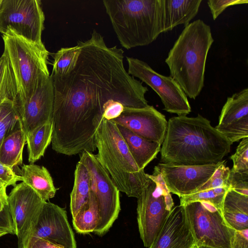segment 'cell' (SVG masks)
Listing matches in <instances>:
<instances>
[{
	"instance_id": "1",
	"label": "cell",
	"mask_w": 248,
	"mask_h": 248,
	"mask_svg": "<svg viewBox=\"0 0 248 248\" xmlns=\"http://www.w3.org/2000/svg\"><path fill=\"white\" fill-rule=\"evenodd\" d=\"M78 44L74 67L63 76L50 75L54 90L52 148L69 156L96 150L95 134L110 104L149 106L145 97L148 89L125 69L122 48L108 47L95 30Z\"/></svg>"
},
{
	"instance_id": "2",
	"label": "cell",
	"mask_w": 248,
	"mask_h": 248,
	"mask_svg": "<svg viewBox=\"0 0 248 248\" xmlns=\"http://www.w3.org/2000/svg\"><path fill=\"white\" fill-rule=\"evenodd\" d=\"M232 144L202 115L174 116L167 123L160 149V163L176 165L216 164L230 151Z\"/></svg>"
},
{
	"instance_id": "3",
	"label": "cell",
	"mask_w": 248,
	"mask_h": 248,
	"mask_svg": "<svg viewBox=\"0 0 248 248\" xmlns=\"http://www.w3.org/2000/svg\"><path fill=\"white\" fill-rule=\"evenodd\" d=\"M213 42L210 26L196 20L185 27L165 60L170 76L191 99L204 86L207 56Z\"/></svg>"
},
{
	"instance_id": "4",
	"label": "cell",
	"mask_w": 248,
	"mask_h": 248,
	"mask_svg": "<svg viewBox=\"0 0 248 248\" xmlns=\"http://www.w3.org/2000/svg\"><path fill=\"white\" fill-rule=\"evenodd\" d=\"M103 3L123 47L148 45L162 33L161 0H103Z\"/></svg>"
},
{
	"instance_id": "5",
	"label": "cell",
	"mask_w": 248,
	"mask_h": 248,
	"mask_svg": "<svg viewBox=\"0 0 248 248\" xmlns=\"http://www.w3.org/2000/svg\"><path fill=\"white\" fill-rule=\"evenodd\" d=\"M95 142V156L119 191L138 198L150 179L138 168L116 124L103 118Z\"/></svg>"
},
{
	"instance_id": "6",
	"label": "cell",
	"mask_w": 248,
	"mask_h": 248,
	"mask_svg": "<svg viewBox=\"0 0 248 248\" xmlns=\"http://www.w3.org/2000/svg\"><path fill=\"white\" fill-rule=\"evenodd\" d=\"M3 53L7 56L16 79L17 97L31 95L40 81L50 75L47 68L49 52L44 45L30 42L9 32L2 35Z\"/></svg>"
},
{
	"instance_id": "7",
	"label": "cell",
	"mask_w": 248,
	"mask_h": 248,
	"mask_svg": "<svg viewBox=\"0 0 248 248\" xmlns=\"http://www.w3.org/2000/svg\"><path fill=\"white\" fill-rule=\"evenodd\" d=\"M183 206L196 247L232 248L235 230L226 223L221 210L204 202H191Z\"/></svg>"
},
{
	"instance_id": "8",
	"label": "cell",
	"mask_w": 248,
	"mask_h": 248,
	"mask_svg": "<svg viewBox=\"0 0 248 248\" xmlns=\"http://www.w3.org/2000/svg\"><path fill=\"white\" fill-rule=\"evenodd\" d=\"M45 15L39 0H0V32L44 45Z\"/></svg>"
},
{
	"instance_id": "9",
	"label": "cell",
	"mask_w": 248,
	"mask_h": 248,
	"mask_svg": "<svg viewBox=\"0 0 248 248\" xmlns=\"http://www.w3.org/2000/svg\"><path fill=\"white\" fill-rule=\"evenodd\" d=\"M79 160L91 175L92 191L99 213L98 223L94 232L101 236L108 232L118 217L121 209L120 191L95 155L83 151L80 155Z\"/></svg>"
},
{
	"instance_id": "10",
	"label": "cell",
	"mask_w": 248,
	"mask_h": 248,
	"mask_svg": "<svg viewBox=\"0 0 248 248\" xmlns=\"http://www.w3.org/2000/svg\"><path fill=\"white\" fill-rule=\"evenodd\" d=\"M137 220L140 238L149 248L174 206L170 192H164L150 179L137 198Z\"/></svg>"
},
{
	"instance_id": "11",
	"label": "cell",
	"mask_w": 248,
	"mask_h": 248,
	"mask_svg": "<svg viewBox=\"0 0 248 248\" xmlns=\"http://www.w3.org/2000/svg\"><path fill=\"white\" fill-rule=\"evenodd\" d=\"M128 73L150 86L160 97L164 110L178 116H186L191 111L187 96L178 83L170 76L162 75L146 62L126 57Z\"/></svg>"
},
{
	"instance_id": "12",
	"label": "cell",
	"mask_w": 248,
	"mask_h": 248,
	"mask_svg": "<svg viewBox=\"0 0 248 248\" xmlns=\"http://www.w3.org/2000/svg\"><path fill=\"white\" fill-rule=\"evenodd\" d=\"M45 202L31 187L22 182L8 195L7 208L13 221L18 248H25Z\"/></svg>"
},
{
	"instance_id": "13",
	"label": "cell",
	"mask_w": 248,
	"mask_h": 248,
	"mask_svg": "<svg viewBox=\"0 0 248 248\" xmlns=\"http://www.w3.org/2000/svg\"><path fill=\"white\" fill-rule=\"evenodd\" d=\"M54 90L50 75L43 78L29 96L16 97L14 104L21 126L27 135L35 128L52 121Z\"/></svg>"
},
{
	"instance_id": "14",
	"label": "cell",
	"mask_w": 248,
	"mask_h": 248,
	"mask_svg": "<svg viewBox=\"0 0 248 248\" xmlns=\"http://www.w3.org/2000/svg\"><path fill=\"white\" fill-rule=\"evenodd\" d=\"M223 161L216 164L202 166L159 163L156 166L170 192L180 198L196 192L208 181Z\"/></svg>"
},
{
	"instance_id": "15",
	"label": "cell",
	"mask_w": 248,
	"mask_h": 248,
	"mask_svg": "<svg viewBox=\"0 0 248 248\" xmlns=\"http://www.w3.org/2000/svg\"><path fill=\"white\" fill-rule=\"evenodd\" d=\"M41 238L65 248H77L75 236L65 209L45 202L31 237Z\"/></svg>"
},
{
	"instance_id": "16",
	"label": "cell",
	"mask_w": 248,
	"mask_h": 248,
	"mask_svg": "<svg viewBox=\"0 0 248 248\" xmlns=\"http://www.w3.org/2000/svg\"><path fill=\"white\" fill-rule=\"evenodd\" d=\"M111 121L161 145L166 135L168 123L163 114L150 105L142 108H125L119 117Z\"/></svg>"
},
{
	"instance_id": "17",
	"label": "cell",
	"mask_w": 248,
	"mask_h": 248,
	"mask_svg": "<svg viewBox=\"0 0 248 248\" xmlns=\"http://www.w3.org/2000/svg\"><path fill=\"white\" fill-rule=\"evenodd\" d=\"M148 248H196L183 205L173 207Z\"/></svg>"
},
{
	"instance_id": "18",
	"label": "cell",
	"mask_w": 248,
	"mask_h": 248,
	"mask_svg": "<svg viewBox=\"0 0 248 248\" xmlns=\"http://www.w3.org/2000/svg\"><path fill=\"white\" fill-rule=\"evenodd\" d=\"M202 0H161L162 32L189 24L198 13Z\"/></svg>"
},
{
	"instance_id": "19",
	"label": "cell",
	"mask_w": 248,
	"mask_h": 248,
	"mask_svg": "<svg viewBox=\"0 0 248 248\" xmlns=\"http://www.w3.org/2000/svg\"><path fill=\"white\" fill-rule=\"evenodd\" d=\"M221 213L226 223L235 231L248 229V196L229 189L224 198Z\"/></svg>"
},
{
	"instance_id": "20",
	"label": "cell",
	"mask_w": 248,
	"mask_h": 248,
	"mask_svg": "<svg viewBox=\"0 0 248 248\" xmlns=\"http://www.w3.org/2000/svg\"><path fill=\"white\" fill-rule=\"evenodd\" d=\"M116 125L138 168L144 170L156 158L161 145L148 140L123 126Z\"/></svg>"
},
{
	"instance_id": "21",
	"label": "cell",
	"mask_w": 248,
	"mask_h": 248,
	"mask_svg": "<svg viewBox=\"0 0 248 248\" xmlns=\"http://www.w3.org/2000/svg\"><path fill=\"white\" fill-rule=\"evenodd\" d=\"M20 174L22 181L34 190L43 201L55 196L56 188L49 172L45 167L33 164L23 165Z\"/></svg>"
},
{
	"instance_id": "22",
	"label": "cell",
	"mask_w": 248,
	"mask_h": 248,
	"mask_svg": "<svg viewBox=\"0 0 248 248\" xmlns=\"http://www.w3.org/2000/svg\"><path fill=\"white\" fill-rule=\"evenodd\" d=\"M92 179L90 172L80 161L74 173V182L70 194V210L74 217L89 201L92 192Z\"/></svg>"
},
{
	"instance_id": "23",
	"label": "cell",
	"mask_w": 248,
	"mask_h": 248,
	"mask_svg": "<svg viewBox=\"0 0 248 248\" xmlns=\"http://www.w3.org/2000/svg\"><path fill=\"white\" fill-rule=\"evenodd\" d=\"M26 134L21 125L8 135L0 146V162L13 168L22 163Z\"/></svg>"
},
{
	"instance_id": "24",
	"label": "cell",
	"mask_w": 248,
	"mask_h": 248,
	"mask_svg": "<svg viewBox=\"0 0 248 248\" xmlns=\"http://www.w3.org/2000/svg\"><path fill=\"white\" fill-rule=\"evenodd\" d=\"M248 117V88L227 98L219 117L217 126H225Z\"/></svg>"
},
{
	"instance_id": "25",
	"label": "cell",
	"mask_w": 248,
	"mask_h": 248,
	"mask_svg": "<svg viewBox=\"0 0 248 248\" xmlns=\"http://www.w3.org/2000/svg\"><path fill=\"white\" fill-rule=\"evenodd\" d=\"M52 121L47 122L31 130L26 135L28 160L33 164L43 156L51 142Z\"/></svg>"
},
{
	"instance_id": "26",
	"label": "cell",
	"mask_w": 248,
	"mask_h": 248,
	"mask_svg": "<svg viewBox=\"0 0 248 248\" xmlns=\"http://www.w3.org/2000/svg\"><path fill=\"white\" fill-rule=\"evenodd\" d=\"M99 213L97 202L92 190L90 199L73 217V224L79 233L94 232L98 223Z\"/></svg>"
},
{
	"instance_id": "27",
	"label": "cell",
	"mask_w": 248,
	"mask_h": 248,
	"mask_svg": "<svg viewBox=\"0 0 248 248\" xmlns=\"http://www.w3.org/2000/svg\"><path fill=\"white\" fill-rule=\"evenodd\" d=\"M18 95L16 79L7 56L0 57V103L7 100L14 102Z\"/></svg>"
},
{
	"instance_id": "28",
	"label": "cell",
	"mask_w": 248,
	"mask_h": 248,
	"mask_svg": "<svg viewBox=\"0 0 248 248\" xmlns=\"http://www.w3.org/2000/svg\"><path fill=\"white\" fill-rule=\"evenodd\" d=\"M78 44L74 46L63 47L54 56L51 75L63 76L68 73L75 66L79 54Z\"/></svg>"
},
{
	"instance_id": "29",
	"label": "cell",
	"mask_w": 248,
	"mask_h": 248,
	"mask_svg": "<svg viewBox=\"0 0 248 248\" xmlns=\"http://www.w3.org/2000/svg\"><path fill=\"white\" fill-rule=\"evenodd\" d=\"M20 125L14 102L5 100L0 103V146L3 140Z\"/></svg>"
},
{
	"instance_id": "30",
	"label": "cell",
	"mask_w": 248,
	"mask_h": 248,
	"mask_svg": "<svg viewBox=\"0 0 248 248\" xmlns=\"http://www.w3.org/2000/svg\"><path fill=\"white\" fill-rule=\"evenodd\" d=\"M229 189L228 186H225L184 196L180 198V205H184L194 202H204L212 204L221 211L224 197Z\"/></svg>"
},
{
	"instance_id": "31",
	"label": "cell",
	"mask_w": 248,
	"mask_h": 248,
	"mask_svg": "<svg viewBox=\"0 0 248 248\" xmlns=\"http://www.w3.org/2000/svg\"><path fill=\"white\" fill-rule=\"evenodd\" d=\"M225 136L231 144L245 137H248V117L225 126L215 127Z\"/></svg>"
},
{
	"instance_id": "32",
	"label": "cell",
	"mask_w": 248,
	"mask_h": 248,
	"mask_svg": "<svg viewBox=\"0 0 248 248\" xmlns=\"http://www.w3.org/2000/svg\"><path fill=\"white\" fill-rule=\"evenodd\" d=\"M230 158L233 162L231 170L238 172H248V137L242 139L235 153Z\"/></svg>"
},
{
	"instance_id": "33",
	"label": "cell",
	"mask_w": 248,
	"mask_h": 248,
	"mask_svg": "<svg viewBox=\"0 0 248 248\" xmlns=\"http://www.w3.org/2000/svg\"><path fill=\"white\" fill-rule=\"evenodd\" d=\"M225 162V160H224L208 181L196 192L225 186L229 187L228 184V179L230 169L229 167L226 166L224 164Z\"/></svg>"
},
{
	"instance_id": "34",
	"label": "cell",
	"mask_w": 248,
	"mask_h": 248,
	"mask_svg": "<svg viewBox=\"0 0 248 248\" xmlns=\"http://www.w3.org/2000/svg\"><path fill=\"white\" fill-rule=\"evenodd\" d=\"M228 184L229 189L248 196V172H238L230 170Z\"/></svg>"
},
{
	"instance_id": "35",
	"label": "cell",
	"mask_w": 248,
	"mask_h": 248,
	"mask_svg": "<svg viewBox=\"0 0 248 248\" xmlns=\"http://www.w3.org/2000/svg\"><path fill=\"white\" fill-rule=\"evenodd\" d=\"M248 3L247 0H209L207 1L214 20H216L228 7Z\"/></svg>"
},
{
	"instance_id": "36",
	"label": "cell",
	"mask_w": 248,
	"mask_h": 248,
	"mask_svg": "<svg viewBox=\"0 0 248 248\" xmlns=\"http://www.w3.org/2000/svg\"><path fill=\"white\" fill-rule=\"evenodd\" d=\"M0 179L7 186H15L18 181H22L21 177L17 175L13 168L0 162Z\"/></svg>"
},
{
	"instance_id": "37",
	"label": "cell",
	"mask_w": 248,
	"mask_h": 248,
	"mask_svg": "<svg viewBox=\"0 0 248 248\" xmlns=\"http://www.w3.org/2000/svg\"><path fill=\"white\" fill-rule=\"evenodd\" d=\"M232 248H248V229L235 231L232 243Z\"/></svg>"
},
{
	"instance_id": "38",
	"label": "cell",
	"mask_w": 248,
	"mask_h": 248,
	"mask_svg": "<svg viewBox=\"0 0 248 248\" xmlns=\"http://www.w3.org/2000/svg\"><path fill=\"white\" fill-rule=\"evenodd\" d=\"M25 248H65L46 240L32 236Z\"/></svg>"
},
{
	"instance_id": "39",
	"label": "cell",
	"mask_w": 248,
	"mask_h": 248,
	"mask_svg": "<svg viewBox=\"0 0 248 248\" xmlns=\"http://www.w3.org/2000/svg\"><path fill=\"white\" fill-rule=\"evenodd\" d=\"M0 228L7 229L10 231L12 234H15L13 221L7 206L0 214Z\"/></svg>"
},
{
	"instance_id": "40",
	"label": "cell",
	"mask_w": 248,
	"mask_h": 248,
	"mask_svg": "<svg viewBox=\"0 0 248 248\" xmlns=\"http://www.w3.org/2000/svg\"><path fill=\"white\" fill-rule=\"evenodd\" d=\"M6 187V186H3L0 187V214L5 209L8 204Z\"/></svg>"
},
{
	"instance_id": "41",
	"label": "cell",
	"mask_w": 248,
	"mask_h": 248,
	"mask_svg": "<svg viewBox=\"0 0 248 248\" xmlns=\"http://www.w3.org/2000/svg\"><path fill=\"white\" fill-rule=\"evenodd\" d=\"M9 233L12 234L9 230L0 228V237Z\"/></svg>"
},
{
	"instance_id": "42",
	"label": "cell",
	"mask_w": 248,
	"mask_h": 248,
	"mask_svg": "<svg viewBox=\"0 0 248 248\" xmlns=\"http://www.w3.org/2000/svg\"><path fill=\"white\" fill-rule=\"evenodd\" d=\"M3 186H7L6 184L4 182H3L2 180H1L0 179V187H2Z\"/></svg>"
},
{
	"instance_id": "43",
	"label": "cell",
	"mask_w": 248,
	"mask_h": 248,
	"mask_svg": "<svg viewBox=\"0 0 248 248\" xmlns=\"http://www.w3.org/2000/svg\"><path fill=\"white\" fill-rule=\"evenodd\" d=\"M196 248H213L209 247H206L204 246H198L196 247Z\"/></svg>"
}]
</instances>
